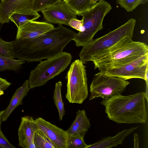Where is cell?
<instances>
[{
    "label": "cell",
    "mask_w": 148,
    "mask_h": 148,
    "mask_svg": "<svg viewBox=\"0 0 148 148\" xmlns=\"http://www.w3.org/2000/svg\"><path fill=\"white\" fill-rule=\"evenodd\" d=\"M72 58L70 53L62 52L46 60L41 61L30 73L28 79L29 88L42 86L62 73L69 64Z\"/></svg>",
    "instance_id": "cell-6"
},
{
    "label": "cell",
    "mask_w": 148,
    "mask_h": 148,
    "mask_svg": "<svg viewBox=\"0 0 148 148\" xmlns=\"http://www.w3.org/2000/svg\"><path fill=\"white\" fill-rule=\"evenodd\" d=\"M69 25L79 32H83L84 30L82 20L72 19L69 23Z\"/></svg>",
    "instance_id": "cell-28"
},
{
    "label": "cell",
    "mask_w": 148,
    "mask_h": 148,
    "mask_svg": "<svg viewBox=\"0 0 148 148\" xmlns=\"http://www.w3.org/2000/svg\"><path fill=\"white\" fill-rule=\"evenodd\" d=\"M41 12L46 22L50 23L69 26L71 19H77L76 13L62 0Z\"/></svg>",
    "instance_id": "cell-11"
},
{
    "label": "cell",
    "mask_w": 148,
    "mask_h": 148,
    "mask_svg": "<svg viewBox=\"0 0 148 148\" xmlns=\"http://www.w3.org/2000/svg\"><path fill=\"white\" fill-rule=\"evenodd\" d=\"M3 121L2 119L0 120V148H15L8 141L3 134L1 130V125Z\"/></svg>",
    "instance_id": "cell-27"
},
{
    "label": "cell",
    "mask_w": 148,
    "mask_h": 148,
    "mask_svg": "<svg viewBox=\"0 0 148 148\" xmlns=\"http://www.w3.org/2000/svg\"><path fill=\"white\" fill-rule=\"evenodd\" d=\"M63 0L67 2L68 0Z\"/></svg>",
    "instance_id": "cell-34"
},
{
    "label": "cell",
    "mask_w": 148,
    "mask_h": 148,
    "mask_svg": "<svg viewBox=\"0 0 148 148\" xmlns=\"http://www.w3.org/2000/svg\"><path fill=\"white\" fill-rule=\"evenodd\" d=\"M4 110L0 111V120L2 119V117L4 112Z\"/></svg>",
    "instance_id": "cell-32"
},
{
    "label": "cell",
    "mask_w": 148,
    "mask_h": 148,
    "mask_svg": "<svg viewBox=\"0 0 148 148\" xmlns=\"http://www.w3.org/2000/svg\"><path fill=\"white\" fill-rule=\"evenodd\" d=\"M60 0H35L34 8L37 12L49 7L59 2Z\"/></svg>",
    "instance_id": "cell-26"
},
{
    "label": "cell",
    "mask_w": 148,
    "mask_h": 148,
    "mask_svg": "<svg viewBox=\"0 0 148 148\" xmlns=\"http://www.w3.org/2000/svg\"><path fill=\"white\" fill-rule=\"evenodd\" d=\"M54 27L47 22L31 21L18 29L16 39H32L36 38Z\"/></svg>",
    "instance_id": "cell-14"
},
{
    "label": "cell",
    "mask_w": 148,
    "mask_h": 148,
    "mask_svg": "<svg viewBox=\"0 0 148 148\" xmlns=\"http://www.w3.org/2000/svg\"><path fill=\"white\" fill-rule=\"evenodd\" d=\"M4 94V91L2 90H0V98L1 96L2 95Z\"/></svg>",
    "instance_id": "cell-33"
},
{
    "label": "cell",
    "mask_w": 148,
    "mask_h": 148,
    "mask_svg": "<svg viewBox=\"0 0 148 148\" xmlns=\"http://www.w3.org/2000/svg\"><path fill=\"white\" fill-rule=\"evenodd\" d=\"M62 82L60 81L56 83L53 92V99L59 113V119L62 121L65 114L64 107L61 94Z\"/></svg>",
    "instance_id": "cell-20"
},
{
    "label": "cell",
    "mask_w": 148,
    "mask_h": 148,
    "mask_svg": "<svg viewBox=\"0 0 148 148\" xmlns=\"http://www.w3.org/2000/svg\"><path fill=\"white\" fill-rule=\"evenodd\" d=\"M148 54L145 43L135 42L126 36L116 44L92 57L90 61L94 69L103 73L107 70L130 63Z\"/></svg>",
    "instance_id": "cell-3"
},
{
    "label": "cell",
    "mask_w": 148,
    "mask_h": 148,
    "mask_svg": "<svg viewBox=\"0 0 148 148\" xmlns=\"http://www.w3.org/2000/svg\"><path fill=\"white\" fill-rule=\"evenodd\" d=\"M84 136L79 134L68 136L67 148H86L87 145L84 142Z\"/></svg>",
    "instance_id": "cell-23"
},
{
    "label": "cell",
    "mask_w": 148,
    "mask_h": 148,
    "mask_svg": "<svg viewBox=\"0 0 148 148\" xmlns=\"http://www.w3.org/2000/svg\"><path fill=\"white\" fill-rule=\"evenodd\" d=\"M147 72L148 54L130 63L108 69L103 73L125 80L135 78L145 80Z\"/></svg>",
    "instance_id": "cell-9"
},
{
    "label": "cell",
    "mask_w": 148,
    "mask_h": 148,
    "mask_svg": "<svg viewBox=\"0 0 148 148\" xmlns=\"http://www.w3.org/2000/svg\"><path fill=\"white\" fill-rule=\"evenodd\" d=\"M34 141L36 148H57L39 129L35 133Z\"/></svg>",
    "instance_id": "cell-21"
},
{
    "label": "cell",
    "mask_w": 148,
    "mask_h": 148,
    "mask_svg": "<svg viewBox=\"0 0 148 148\" xmlns=\"http://www.w3.org/2000/svg\"><path fill=\"white\" fill-rule=\"evenodd\" d=\"M40 17L39 14L29 15L14 13L10 16V19L16 25L18 29L29 21L36 20Z\"/></svg>",
    "instance_id": "cell-22"
},
{
    "label": "cell",
    "mask_w": 148,
    "mask_h": 148,
    "mask_svg": "<svg viewBox=\"0 0 148 148\" xmlns=\"http://www.w3.org/2000/svg\"><path fill=\"white\" fill-rule=\"evenodd\" d=\"M134 148H138L139 143V136L136 133H135L134 135Z\"/></svg>",
    "instance_id": "cell-30"
},
{
    "label": "cell",
    "mask_w": 148,
    "mask_h": 148,
    "mask_svg": "<svg viewBox=\"0 0 148 148\" xmlns=\"http://www.w3.org/2000/svg\"><path fill=\"white\" fill-rule=\"evenodd\" d=\"M138 127L125 129L113 137L102 138L98 142L87 145L86 148H111L122 145L125 138L136 130Z\"/></svg>",
    "instance_id": "cell-15"
},
{
    "label": "cell",
    "mask_w": 148,
    "mask_h": 148,
    "mask_svg": "<svg viewBox=\"0 0 148 148\" xmlns=\"http://www.w3.org/2000/svg\"><path fill=\"white\" fill-rule=\"evenodd\" d=\"M35 0H4L0 2V23H9L10 17L14 13L37 15L34 10Z\"/></svg>",
    "instance_id": "cell-10"
},
{
    "label": "cell",
    "mask_w": 148,
    "mask_h": 148,
    "mask_svg": "<svg viewBox=\"0 0 148 148\" xmlns=\"http://www.w3.org/2000/svg\"><path fill=\"white\" fill-rule=\"evenodd\" d=\"M148 0H116V3L127 12H131L140 4H145Z\"/></svg>",
    "instance_id": "cell-24"
},
{
    "label": "cell",
    "mask_w": 148,
    "mask_h": 148,
    "mask_svg": "<svg viewBox=\"0 0 148 148\" xmlns=\"http://www.w3.org/2000/svg\"><path fill=\"white\" fill-rule=\"evenodd\" d=\"M103 0H92L91 1V4L94 5L98 2L101 1Z\"/></svg>",
    "instance_id": "cell-31"
},
{
    "label": "cell",
    "mask_w": 148,
    "mask_h": 148,
    "mask_svg": "<svg viewBox=\"0 0 148 148\" xmlns=\"http://www.w3.org/2000/svg\"><path fill=\"white\" fill-rule=\"evenodd\" d=\"M130 84L127 80L100 71L94 75L90 85L89 100L98 97L104 100L121 94Z\"/></svg>",
    "instance_id": "cell-8"
},
{
    "label": "cell",
    "mask_w": 148,
    "mask_h": 148,
    "mask_svg": "<svg viewBox=\"0 0 148 148\" xmlns=\"http://www.w3.org/2000/svg\"><path fill=\"white\" fill-rule=\"evenodd\" d=\"M90 124L84 110H79L70 128L66 132L68 136L79 134L84 136Z\"/></svg>",
    "instance_id": "cell-17"
},
{
    "label": "cell",
    "mask_w": 148,
    "mask_h": 148,
    "mask_svg": "<svg viewBox=\"0 0 148 148\" xmlns=\"http://www.w3.org/2000/svg\"><path fill=\"white\" fill-rule=\"evenodd\" d=\"M145 92L128 96L121 94L103 100L108 118L117 124L145 123L147 119Z\"/></svg>",
    "instance_id": "cell-2"
},
{
    "label": "cell",
    "mask_w": 148,
    "mask_h": 148,
    "mask_svg": "<svg viewBox=\"0 0 148 148\" xmlns=\"http://www.w3.org/2000/svg\"><path fill=\"white\" fill-rule=\"evenodd\" d=\"M25 62V61L14 60L0 54V71L6 70L17 71Z\"/></svg>",
    "instance_id": "cell-18"
},
{
    "label": "cell",
    "mask_w": 148,
    "mask_h": 148,
    "mask_svg": "<svg viewBox=\"0 0 148 148\" xmlns=\"http://www.w3.org/2000/svg\"><path fill=\"white\" fill-rule=\"evenodd\" d=\"M11 84L5 79L0 77V90L5 91Z\"/></svg>",
    "instance_id": "cell-29"
},
{
    "label": "cell",
    "mask_w": 148,
    "mask_h": 148,
    "mask_svg": "<svg viewBox=\"0 0 148 148\" xmlns=\"http://www.w3.org/2000/svg\"><path fill=\"white\" fill-rule=\"evenodd\" d=\"M34 121L38 128L57 148H67L68 136L66 131L42 118L38 117Z\"/></svg>",
    "instance_id": "cell-12"
},
{
    "label": "cell",
    "mask_w": 148,
    "mask_h": 148,
    "mask_svg": "<svg viewBox=\"0 0 148 148\" xmlns=\"http://www.w3.org/2000/svg\"><path fill=\"white\" fill-rule=\"evenodd\" d=\"M38 129L32 117L29 116L22 117L18 130L19 146L23 148H36L34 138Z\"/></svg>",
    "instance_id": "cell-13"
},
{
    "label": "cell",
    "mask_w": 148,
    "mask_h": 148,
    "mask_svg": "<svg viewBox=\"0 0 148 148\" xmlns=\"http://www.w3.org/2000/svg\"><path fill=\"white\" fill-rule=\"evenodd\" d=\"M4 0H1V1H3Z\"/></svg>",
    "instance_id": "cell-35"
},
{
    "label": "cell",
    "mask_w": 148,
    "mask_h": 148,
    "mask_svg": "<svg viewBox=\"0 0 148 148\" xmlns=\"http://www.w3.org/2000/svg\"><path fill=\"white\" fill-rule=\"evenodd\" d=\"M91 0H68L66 2L77 15L82 16L93 6L91 4Z\"/></svg>",
    "instance_id": "cell-19"
},
{
    "label": "cell",
    "mask_w": 148,
    "mask_h": 148,
    "mask_svg": "<svg viewBox=\"0 0 148 148\" xmlns=\"http://www.w3.org/2000/svg\"><path fill=\"white\" fill-rule=\"evenodd\" d=\"M76 33L62 24L32 39L11 42L14 58L28 62L40 61L60 54L73 40Z\"/></svg>",
    "instance_id": "cell-1"
},
{
    "label": "cell",
    "mask_w": 148,
    "mask_h": 148,
    "mask_svg": "<svg viewBox=\"0 0 148 148\" xmlns=\"http://www.w3.org/2000/svg\"><path fill=\"white\" fill-rule=\"evenodd\" d=\"M29 89L28 80H27L16 90L9 105L4 110L2 117L3 121H5L15 109L22 104L23 98L27 95Z\"/></svg>",
    "instance_id": "cell-16"
},
{
    "label": "cell",
    "mask_w": 148,
    "mask_h": 148,
    "mask_svg": "<svg viewBox=\"0 0 148 148\" xmlns=\"http://www.w3.org/2000/svg\"><path fill=\"white\" fill-rule=\"evenodd\" d=\"M136 20H129L121 26L98 38L92 40L83 47L79 54L80 60L83 63L90 61L91 58L111 47L126 36L132 38Z\"/></svg>",
    "instance_id": "cell-4"
},
{
    "label": "cell",
    "mask_w": 148,
    "mask_h": 148,
    "mask_svg": "<svg viewBox=\"0 0 148 148\" xmlns=\"http://www.w3.org/2000/svg\"><path fill=\"white\" fill-rule=\"evenodd\" d=\"M86 67L81 61L76 60L71 64L67 73L66 98L70 103L82 104L88 97Z\"/></svg>",
    "instance_id": "cell-7"
},
{
    "label": "cell",
    "mask_w": 148,
    "mask_h": 148,
    "mask_svg": "<svg viewBox=\"0 0 148 148\" xmlns=\"http://www.w3.org/2000/svg\"><path fill=\"white\" fill-rule=\"evenodd\" d=\"M0 54L14 58L11 42L5 41L0 38Z\"/></svg>",
    "instance_id": "cell-25"
},
{
    "label": "cell",
    "mask_w": 148,
    "mask_h": 148,
    "mask_svg": "<svg viewBox=\"0 0 148 148\" xmlns=\"http://www.w3.org/2000/svg\"><path fill=\"white\" fill-rule=\"evenodd\" d=\"M112 7L104 0L97 3L82 16L84 30L75 34L73 40L77 47H83L93 40L95 34L103 28V22Z\"/></svg>",
    "instance_id": "cell-5"
}]
</instances>
